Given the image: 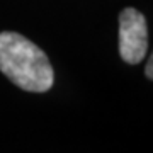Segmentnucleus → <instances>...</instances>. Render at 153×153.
Here are the masks:
<instances>
[{"label":"nucleus","instance_id":"7ed1b4c3","mask_svg":"<svg viewBox=\"0 0 153 153\" xmlns=\"http://www.w3.org/2000/svg\"><path fill=\"white\" fill-rule=\"evenodd\" d=\"M145 75H146V78H150V80L153 78V56H148L146 68H145Z\"/></svg>","mask_w":153,"mask_h":153},{"label":"nucleus","instance_id":"f257e3e1","mask_svg":"<svg viewBox=\"0 0 153 153\" xmlns=\"http://www.w3.org/2000/svg\"><path fill=\"white\" fill-rule=\"evenodd\" d=\"M0 71L14 85L43 94L53 87L55 71L38 44L17 33H0Z\"/></svg>","mask_w":153,"mask_h":153},{"label":"nucleus","instance_id":"f03ea898","mask_svg":"<svg viewBox=\"0 0 153 153\" xmlns=\"http://www.w3.org/2000/svg\"><path fill=\"white\" fill-rule=\"evenodd\" d=\"M146 49V19L140 10L126 7L119 14V56L129 65H138L145 60Z\"/></svg>","mask_w":153,"mask_h":153}]
</instances>
